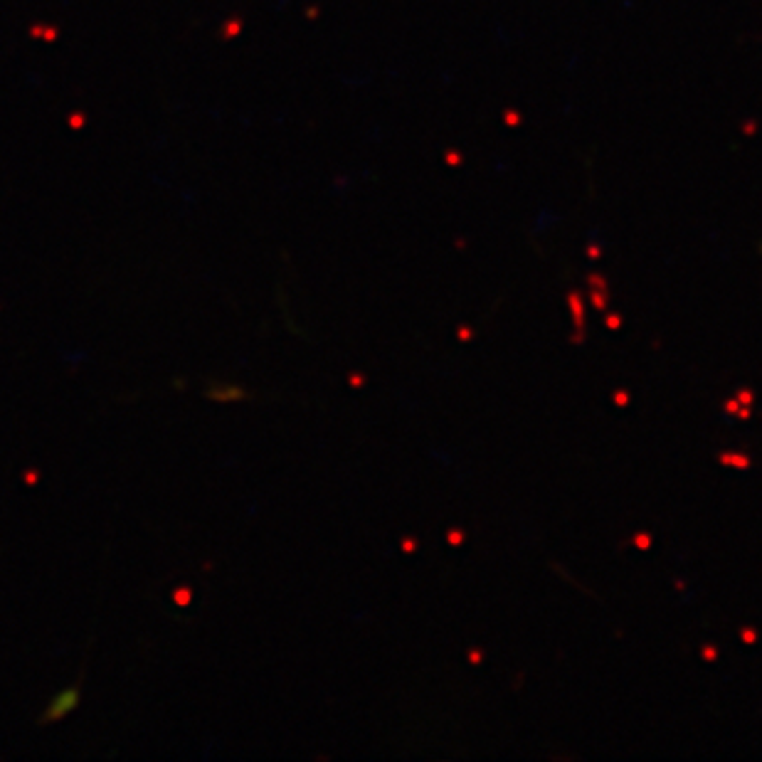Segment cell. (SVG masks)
Returning a JSON list of instances; mask_svg holds the SVG:
<instances>
[{
    "label": "cell",
    "instance_id": "obj_1",
    "mask_svg": "<svg viewBox=\"0 0 762 762\" xmlns=\"http://www.w3.org/2000/svg\"><path fill=\"white\" fill-rule=\"evenodd\" d=\"M77 703H80V689L74 686V689H67L62 691L60 696H55V698L50 700V706H47V711L42 713L40 720L42 723H55L60 720V718H64L67 713H72L74 708H77Z\"/></svg>",
    "mask_w": 762,
    "mask_h": 762
},
{
    "label": "cell",
    "instance_id": "obj_2",
    "mask_svg": "<svg viewBox=\"0 0 762 762\" xmlns=\"http://www.w3.org/2000/svg\"><path fill=\"white\" fill-rule=\"evenodd\" d=\"M208 397H212L215 402H235L247 397V392L239 385H210Z\"/></svg>",
    "mask_w": 762,
    "mask_h": 762
},
{
    "label": "cell",
    "instance_id": "obj_3",
    "mask_svg": "<svg viewBox=\"0 0 762 762\" xmlns=\"http://www.w3.org/2000/svg\"><path fill=\"white\" fill-rule=\"evenodd\" d=\"M175 599H181V607H183V604H185L188 599H190V590H185V588L178 590V592H175Z\"/></svg>",
    "mask_w": 762,
    "mask_h": 762
}]
</instances>
